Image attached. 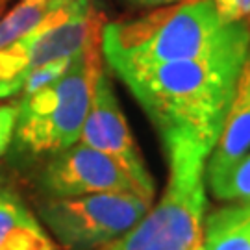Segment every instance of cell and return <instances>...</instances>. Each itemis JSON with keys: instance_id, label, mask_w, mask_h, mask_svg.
I'll return each instance as SVG.
<instances>
[{"instance_id": "cell-1", "label": "cell", "mask_w": 250, "mask_h": 250, "mask_svg": "<svg viewBox=\"0 0 250 250\" xmlns=\"http://www.w3.org/2000/svg\"><path fill=\"white\" fill-rule=\"evenodd\" d=\"M249 48L250 24L243 21L206 56L125 72L119 78L141 104L161 139L186 135L211 152L223 132Z\"/></svg>"}, {"instance_id": "cell-2", "label": "cell", "mask_w": 250, "mask_h": 250, "mask_svg": "<svg viewBox=\"0 0 250 250\" xmlns=\"http://www.w3.org/2000/svg\"><path fill=\"white\" fill-rule=\"evenodd\" d=\"M241 22L224 24L213 0H184L156 8L135 21L106 24L100 32V50L111 71L121 76L206 56L224 43Z\"/></svg>"}, {"instance_id": "cell-3", "label": "cell", "mask_w": 250, "mask_h": 250, "mask_svg": "<svg viewBox=\"0 0 250 250\" xmlns=\"http://www.w3.org/2000/svg\"><path fill=\"white\" fill-rule=\"evenodd\" d=\"M169 180L156 208L102 250H200L204 235L206 163L211 152L186 135L163 137Z\"/></svg>"}, {"instance_id": "cell-4", "label": "cell", "mask_w": 250, "mask_h": 250, "mask_svg": "<svg viewBox=\"0 0 250 250\" xmlns=\"http://www.w3.org/2000/svg\"><path fill=\"white\" fill-rule=\"evenodd\" d=\"M100 34L74 54L71 67L52 83L24 95L19 104L15 135L32 152H62L80 141L100 62Z\"/></svg>"}, {"instance_id": "cell-5", "label": "cell", "mask_w": 250, "mask_h": 250, "mask_svg": "<svg viewBox=\"0 0 250 250\" xmlns=\"http://www.w3.org/2000/svg\"><path fill=\"white\" fill-rule=\"evenodd\" d=\"M99 32L91 0H71L52 11L26 36L0 50V100L22 93L24 82L41 65L69 58Z\"/></svg>"}, {"instance_id": "cell-6", "label": "cell", "mask_w": 250, "mask_h": 250, "mask_svg": "<svg viewBox=\"0 0 250 250\" xmlns=\"http://www.w3.org/2000/svg\"><path fill=\"white\" fill-rule=\"evenodd\" d=\"M152 200L135 193H97L56 198L41 215L67 250H93L117 241L143 219Z\"/></svg>"}, {"instance_id": "cell-7", "label": "cell", "mask_w": 250, "mask_h": 250, "mask_svg": "<svg viewBox=\"0 0 250 250\" xmlns=\"http://www.w3.org/2000/svg\"><path fill=\"white\" fill-rule=\"evenodd\" d=\"M80 143L115 158L137 182L145 197L150 200L154 198L156 193L154 178L148 172V167L145 165L143 156L137 148L130 126L123 115L113 85L102 67L95 78L89 111L82 128Z\"/></svg>"}, {"instance_id": "cell-8", "label": "cell", "mask_w": 250, "mask_h": 250, "mask_svg": "<svg viewBox=\"0 0 250 250\" xmlns=\"http://www.w3.org/2000/svg\"><path fill=\"white\" fill-rule=\"evenodd\" d=\"M43 184L56 198L97 193H135L145 197L137 182L115 158L80 141L56 154L45 170Z\"/></svg>"}, {"instance_id": "cell-9", "label": "cell", "mask_w": 250, "mask_h": 250, "mask_svg": "<svg viewBox=\"0 0 250 250\" xmlns=\"http://www.w3.org/2000/svg\"><path fill=\"white\" fill-rule=\"evenodd\" d=\"M250 152V48L237 78L233 100L219 141L206 163V180L211 195L223 188L233 167Z\"/></svg>"}, {"instance_id": "cell-10", "label": "cell", "mask_w": 250, "mask_h": 250, "mask_svg": "<svg viewBox=\"0 0 250 250\" xmlns=\"http://www.w3.org/2000/svg\"><path fill=\"white\" fill-rule=\"evenodd\" d=\"M0 250H56L36 217L9 193H0Z\"/></svg>"}, {"instance_id": "cell-11", "label": "cell", "mask_w": 250, "mask_h": 250, "mask_svg": "<svg viewBox=\"0 0 250 250\" xmlns=\"http://www.w3.org/2000/svg\"><path fill=\"white\" fill-rule=\"evenodd\" d=\"M200 250H250V204L237 202L209 215Z\"/></svg>"}, {"instance_id": "cell-12", "label": "cell", "mask_w": 250, "mask_h": 250, "mask_svg": "<svg viewBox=\"0 0 250 250\" xmlns=\"http://www.w3.org/2000/svg\"><path fill=\"white\" fill-rule=\"evenodd\" d=\"M71 0H19L0 17V50L26 36L52 11Z\"/></svg>"}, {"instance_id": "cell-13", "label": "cell", "mask_w": 250, "mask_h": 250, "mask_svg": "<svg viewBox=\"0 0 250 250\" xmlns=\"http://www.w3.org/2000/svg\"><path fill=\"white\" fill-rule=\"evenodd\" d=\"M215 198L250 204V152L233 167L223 188L217 191Z\"/></svg>"}, {"instance_id": "cell-14", "label": "cell", "mask_w": 250, "mask_h": 250, "mask_svg": "<svg viewBox=\"0 0 250 250\" xmlns=\"http://www.w3.org/2000/svg\"><path fill=\"white\" fill-rule=\"evenodd\" d=\"M72 58L74 56H69V58H60V60H54V62L46 63V65H41L39 69L32 72L30 76L24 82V87H22V97L24 95H30L34 91L45 87L48 83L56 82L62 74H65V71L71 67Z\"/></svg>"}, {"instance_id": "cell-15", "label": "cell", "mask_w": 250, "mask_h": 250, "mask_svg": "<svg viewBox=\"0 0 250 250\" xmlns=\"http://www.w3.org/2000/svg\"><path fill=\"white\" fill-rule=\"evenodd\" d=\"M213 4L224 24L241 22L250 17V0H213Z\"/></svg>"}, {"instance_id": "cell-16", "label": "cell", "mask_w": 250, "mask_h": 250, "mask_svg": "<svg viewBox=\"0 0 250 250\" xmlns=\"http://www.w3.org/2000/svg\"><path fill=\"white\" fill-rule=\"evenodd\" d=\"M17 113H19V104L0 106V156L6 152L11 137L15 134Z\"/></svg>"}, {"instance_id": "cell-17", "label": "cell", "mask_w": 250, "mask_h": 250, "mask_svg": "<svg viewBox=\"0 0 250 250\" xmlns=\"http://www.w3.org/2000/svg\"><path fill=\"white\" fill-rule=\"evenodd\" d=\"M128 2H132L134 6H139V8H163V6L178 4L184 0H128Z\"/></svg>"}, {"instance_id": "cell-18", "label": "cell", "mask_w": 250, "mask_h": 250, "mask_svg": "<svg viewBox=\"0 0 250 250\" xmlns=\"http://www.w3.org/2000/svg\"><path fill=\"white\" fill-rule=\"evenodd\" d=\"M9 2H11V0H0V17H2V13H4L6 8L9 6Z\"/></svg>"}]
</instances>
